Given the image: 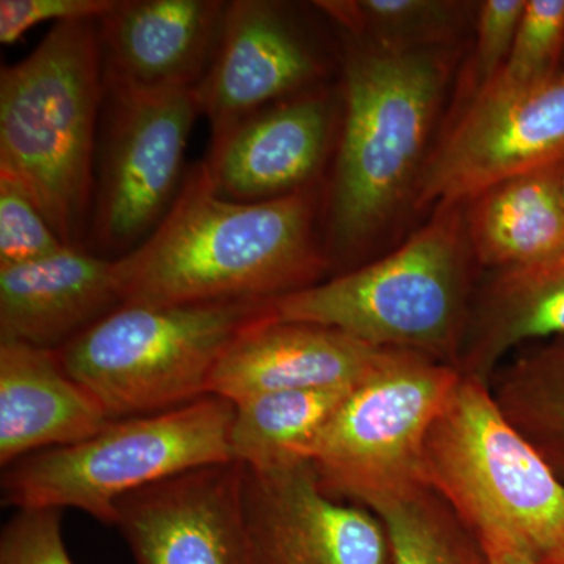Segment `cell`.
Instances as JSON below:
<instances>
[{"mask_svg":"<svg viewBox=\"0 0 564 564\" xmlns=\"http://www.w3.org/2000/svg\"><path fill=\"white\" fill-rule=\"evenodd\" d=\"M564 163L500 182L474 198L467 237L481 265L507 270L564 256Z\"/></svg>","mask_w":564,"mask_h":564,"instance_id":"20","label":"cell"},{"mask_svg":"<svg viewBox=\"0 0 564 564\" xmlns=\"http://www.w3.org/2000/svg\"><path fill=\"white\" fill-rule=\"evenodd\" d=\"M98 177L90 237L96 250L128 254L166 217L185 174L184 161L196 118V88L131 90L106 87Z\"/></svg>","mask_w":564,"mask_h":564,"instance_id":"9","label":"cell"},{"mask_svg":"<svg viewBox=\"0 0 564 564\" xmlns=\"http://www.w3.org/2000/svg\"><path fill=\"white\" fill-rule=\"evenodd\" d=\"M352 40L395 50L447 35L458 20L459 3L443 0H328L315 2Z\"/></svg>","mask_w":564,"mask_h":564,"instance_id":"24","label":"cell"},{"mask_svg":"<svg viewBox=\"0 0 564 564\" xmlns=\"http://www.w3.org/2000/svg\"><path fill=\"white\" fill-rule=\"evenodd\" d=\"M332 106L321 93L267 107L212 141L203 161L221 198L261 203L313 187L332 135Z\"/></svg>","mask_w":564,"mask_h":564,"instance_id":"15","label":"cell"},{"mask_svg":"<svg viewBox=\"0 0 564 564\" xmlns=\"http://www.w3.org/2000/svg\"><path fill=\"white\" fill-rule=\"evenodd\" d=\"M118 0H0V43L10 46L44 22L101 21Z\"/></svg>","mask_w":564,"mask_h":564,"instance_id":"29","label":"cell"},{"mask_svg":"<svg viewBox=\"0 0 564 564\" xmlns=\"http://www.w3.org/2000/svg\"><path fill=\"white\" fill-rule=\"evenodd\" d=\"M445 82L432 52L352 40L344 63V124L326 228L347 256L372 240L419 172Z\"/></svg>","mask_w":564,"mask_h":564,"instance_id":"3","label":"cell"},{"mask_svg":"<svg viewBox=\"0 0 564 564\" xmlns=\"http://www.w3.org/2000/svg\"><path fill=\"white\" fill-rule=\"evenodd\" d=\"M243 500L256 564H392L381 519L329 496L310 462L245 467Z\"/></svg>","mask_w":564,"mask_h":564,"instance_id":"12","label":"cell"},{"mask_svg":"<svg viewBox=\"0 0 564 564\" xmlns=\"http://www.w3.org/2000/svg\"><path fill=\"white\" fill-rule=\"evenodd\" d=\"M545 564H564V536L562 544H560V547L556 549L554 556H552V558L549 560V562Z\"/></svg>","mask_w":564,"mask_h":564,"instance_id":"31","label":"cell"},{"mask_svg":"<svg viewBox=\"0 0 564 564\" xmlns=\"http://www.w3.org/2000/svg\"><path fill=\"white\" fill-rule=\"evenodd\" d=\"M564 69V68H563Z\"/></svg>","mask_w":564,"mask_h":564,"instance_id":"33","label":"cell"},{"mask_svg":"<svg viewBox=\"0 0 564 564\" xmlns=\"http://www.w3.org/2000/svg\"><path fill=\"white\" fill-rule=\"evenodd\" d=\"M564 163V69L524 88L486 85L426 163L417 206L473 202L494 185Z\"/></svg>","mask_w":564,"mask_h":564,"instance_id":"10","label":"cell"},{"mask_svg":"<svg viewBox=\"0 0 564 564\" xmlns=\"http://www.w3.org/2000/svg\"><path fill=\"white\" fill-rule=\"evenodd\" d=\"M458 380L454 366L417 352L384 350L307 452L322 488L370 510L429 486L423 475L426 434Z\"/></svg>","mask_w":564,"mask_h":564,"instance_id":"8","label":"cell"},{"mask_svg":"<svg viewBox=\"0 0 564 564\" xmlns=\"http://www.w3.org/2000/svg\"><path fill=\"white\" fill-rule=\"evenodd\" d=\"M104 98L99 21L52 25L0 73V172L20 182L66 247H84L90 234Z\"/></svg>","mask_w":564,"mask_h":564,"instance_id":"2","label":"cell"},{"mask_svg":"<svg viewBox=\"0 0 564 564\" xmlns=\"http://www.w3.org/2000/svg\"><path fill=\"white\" fill-rule=\"evenodd\" d=\"M562 187H563V198H564V176H563V184H562Z\"/></svg>","mask_w":564,"mask_h":564,"instance_id":"32","label":"cell"},{"mask_svg":"<svg viewBox=\"0 0 564 564\" xmlns=\"http://www.w3.org/2000/svg\"><path fill=\"white\" fill-rule=\"evenodd\" d=\"M234 403L206 395L163 413L118 419L88 440L25 456L3 469L2 503L20 510L84 511L115 525L129 494L174 475L232 462Z\"/></svg>","mask_w":564,"mask_h":564,"instance_id":"7","label":"cell"},{"mask_svg":"<svg viewBox=\"0 0 564 564\" xmlns=\"http://www.w3.org/2000/svg\"><path fill=\"white\" fill-rule=\"evenodd\" d=\"M323 74L321 58L281 3L234 0L198 87L212 141L274 104L300 96Z\"/></svg>","mask_w":564,"mask_h":564,"instance_id":"13","label":"cell"},{"mask_svg":"<svg viewBox=\"0 0 564 564\" xmlns=\"http://www.w3.org/2000/svg\"><path fill=\"white\" fill-rule=\"evenodd\" d=\"M491 391L505 417L564 481V336L503 367Z\"/></svg>","mask_w":564,"mask_h":564,"instance_id":"22","label":"cell"},{"mask_svg":"<svg viewBox=\"0 0 564 564\" xmlns=\"http://www.w3.org/2000/svg\"><path fill=\"white\" fill-rule=\"evenodd\" d=\"M480 541L491 564H538L532 555L507 538L480 536Z\"/></svg>","mask_w":564,"mask_h":564,"instance_id":"30","label":"cell"},{"mask_svg":"<svg viewBox=\"0 0 564 564\" xmlns=\"http://www.w3.org/2000/svg\"><path fill=\"white\" fill-rule=\"evenodd\" d=\"M560 336H564V256L500 270L470 311L456 370L491 386L508 352Z\"/></svg>","mask_w":564,"mask_h":564,"instance_id":"19","label":"cell"},{"mask_svg":"<svg viewBox=\"0 0 564 564\" xmlns=\"http://www.w3.org/2000/svg\"><path fill=\"white\" fill-rule=\"evenodd\" d=\"M0 564H74L62 534V511L20 510L0 534Z\"/></svg>","mask_w":564,"mask_h":564,"instance_id":"27","label":"cell"},{"mask_svg":"<svg viewBox=\"0 0 564 564\" xmlns=\"http://www.w3.org/2000/svg\"><path fill=\"white\" fill-rule=\"evenodd\" d=\"M351 388L269 392L234 403L232 462L252 470L307 462L315 437Z\"/></svg>","mask_w":564,"mask_h":564,"instance_id":"21","label":"cell"},{"mask_svg":"<svg viewBox=\"0 0 564 564\" xmlns=\"http://www.w3.org/2000/svg\"><path fill=\"white\" fill-rule=\"evenodd\" d=\"M65 247L20 182L0 172V267L39 261Z\"/></svg>","mask_w":564,"mask_h":564,"instance_id":"26","label":"cell"},{"mask_svg":"<svg viewBox=\"0 0 564 564\" xmlns=\"http://www.w3.org/2000/svg\"><path fill=\"white\" fill-rule=\"evenodd\" d=\"M525 6L527 0H486L480 3L474 54L478 90L497 76L510 57Z\"/></svg>","mask_w":564,"mask_h":564,"instance_id":"28","label":"cell"},{"mask_svg":"<svg viewBox=\"0 0 564 564\" xmlns=\"http://www.w3.org/2000/svg\"><path fill=\"white\" fill-rule=\"evenodd\" d=\"M111 422L55 350L0 343V466L80 443Z\"/></svg>","mask_w":564,"mask_h":564,"instance_id":"18","label":"cell"},{"mask_svg":"<svg viewBox=\"0 0 564 564\" xmlns=\"http://www.w3.org/2000/svg\"><path fill=\"white\" fill-rule=\"evenodd\" d=\"M314 187L261 203L221 198L203 162L154 232L115 259L121 304L278 300L322 282Z\"/></svg>","mask_w":564,"mask_h":564,"instance_id":"1","label":"cell"},{"mask_svg":"<svg viewBox=\"0 0 564 564\" xmlns=\"http://www.w3.org/2000/svg\"><path fill=\"white\" fill-rule=\"evenodd\" d=\"M455 207H441L425 228L380 261L274 300V315L456 369L473 311V250Z\"/></svg>","mask_w":564,"mask_h":564,"instance_id":"4","label":"cell"},{"mask_svg":"<svg viewBox=\"0 0 564 564\" xmlns=\"http://www.w3.org/2000/svg\"><path fill=\"white\" fill-rule=\"evenodd\" d=\"M273 303L121 304L55 352L110 421L163 413L209 395L223 355Z\"/></svg>","mask_w":564,"mask_h":564,"instance_id":"5","label":"cell"},{"mask_svg":"<svg viewBox=\"0 0 564 564\" xmlns=\"http://www.w3.org/2000/svg\"><path fill=\"white\" fill-rule=\"evenodd\" d=\"M118 306L115 259L84 247L0 267V343L57 350Z\"/></svg>","mask_w":564,"mask_h":564,"instance_id":"17","label":"cell"},{"mask_svg":"<svg viewBox=\"0 0 564 564\" xmlns=\"http://www.w3.org/2000/svg\"><path fill=\"white\" fill-rule=\"evenodd\" d=\"M228 2L118 0L99 21L104 85L196 88L209 68Z\"/></svg>","mask_w":564,"mask_h":564,"instance_id":"14","label":"cell"},{"mask_svg":"<svg viewBox=\"0 0 564 564\" xmlns=\"http://www.w3.org/2000/svg\"><path fill=\"white\" fill-rule=\"evenodd\" d=\"M383 522L392 564H491L480 538L430 486L370 508Z\"/></svg>","mask_w":564,"mask_h":564,"instance_id":"23","label":"cell"},{"mask_svg":"<svg viewBox=\"0 0 564 564\" xmlns=\"http://www.w3.org/2000/svg\"><path fill=\"white\" fill-rule=\"evenodd\" d=\"M563 54L564 0H527L510 57L486 85L524 88L541 84L562 73Z\"/></svg>","mask_w":564,"mask_h":564,"instance_id":"25","label":"cell"},{"mask_svg":"<svg viewBox=\"0 0 564 564\" xmlns=\"http://www.w3.org/2000/svg\"><path fill=\"white\" fill-rule=\"evenodd\" d=\"M383 352L328 326L273 315L247 329L223 355L209 395L239 403L269 392L350 388Z\"/></svg>","mask_w":564,"mask_h":564,"instance_id":"16","label":"cell"},{"mask_svg":"<svg viewBox=\"0 0 564 564\" xmlns=\"http://www.w3.org/2000/svg\"><path fill=\"white\" fill-rule=\"evenodd\" d=\"M426 485L478 538H507L538 564L564 536V481L505 417L491 386L464 377L423 447Z\"/></svg>","mask_w":564,"mask_h":564,"instance_id":"6","label":"cell"},{"mask_svg":"<svg viewBox=\"0 0 564 564\" xmlns=\"http://www.w3.org/2000/svg\"><path fill=\"white\" fill-rule=\"evenodd\" d=\"M243 480L242 464H212L121 499L113 527L133 564H256Z\"/></svg>","mask_w":564,"mask_h":564,"instance_id":"11","label":"cell"}]
</instances>
